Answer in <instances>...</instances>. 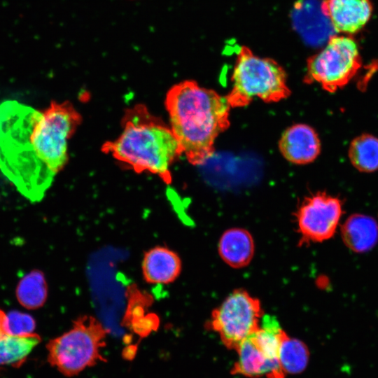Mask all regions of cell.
Wrapping results in <instances>:
<instances>
[{"mask_svg": "<svg viewBox=\"0 0 378 378\" xmlns=\"http://www.w3.org/2000/svg\"><path fill=\"white\" fill-rule=\"evenodd\" d=\"M81 122L69 102L38 111L16 101L0 104V169L31 202H39L67 162V144Z\"/></svg>", "mask_w": 378, "mask_h": 378, "instance_id": "obj_1", "label": "cell"}, {"mask_svg": "<svg viewBox=\"0 0 378 378\" xmlns=\"http://www.w3.org/2000/svg\"><path fill=\"white\" fill-rule=\"evenodd\" d=\"M164 104L182 154L192 164L206 162L216 138L230 125L231 106L226 97L187 80L168 90Z\"/></svg>", "mask_w": 378, "mask_h": 378, "instance_id": "obj_2", "label": "cell"}, {"mask_svg": "<svg viewBox=\"0 0 378 378\" xmlns=\"http://www.w3.org/2000/svg\"><path fill=\"white\" fill-rule=\"evenodd\" d=\"M102 150L137 173L158 175L167 184L172 179L171 166L182 155L170 127L142 106L127 112L122 132L104 144Z\"/></svg>", "mask_w": 378, "mask_h": 378, "instance_id": "obj_3", "label": "cell"}, {"mask_svg": "<svg viewBox=\"0 0 378 378\" xmlns=\"http://www.w3.org/2000/svg\"><path fill=\"white\" fill-rule=\"evenodd\" d=\"M231 80L232 89L225 96L231 107L245 106L255 98L276 102L290 94L284 69L246 48H241L237 55Z\"/></svg>", "mask_w": 378, "mask_h": 378, "instance_id": "obj_4", "label": "cell"}, {"mask_svg": "<svg viewBox=\"0 0 378 378\" xmlns=\"http://www.w3.org/2000/svg\"><path fill=\"white\" fill-rule=\"evenodd\" d=\"M106 329L94 317L85 315L72 327L47 344L48 361L66 377L106 361L101 350L106 345Z\"/></svg>", "mask_w": 378, "mask_h": 378, "instance_id": "obj_5", "label": "cell"}, {"mask_svg": "<svg viewBox=\"0 0 378 378\" xmlns=\"http://www.w3.org/2000/svg\"><path fill=\"white\" fill-rule=\"evenodd\" d=\"M362 65L358 46L349 35L331 36L325 46L307 62L305 80L334 92L356 76Z\"/></svg>", "mask_w": 378, "mask_h": 378, "instance_id": "obj_6", "label": "cell"}, {"mask_svg": "<svg viewBox=\"0 0 378 378\" xmlns=\"http://www.w3.org/2000/svg\"><path fill=\"white\" fill-rule=\"evenodd\" d=\"M261 316L258 300L245 290H237L214 310L210 326L226 347L237 350L243 340L258 329Z\"/></svg>", "mask_w": 378, "mask_h": 378, "instance_id": "obj_7", "label": "cell"}, {"mask_svg": "<svg viewBox=\"0 0 378 378\" xmlns=\"http://www.w3.org/2000/svg\"><path fill=\"white\" fill-rule=\"evenodd\" d=\"M342 214L341 201L325 192L307 197L297 212L299 231L307 241L332 237Z\"/></svg>", "mask_w": 378, "mask_h": 378, "instance_id": "obj_8", "label": "cell"}, {"mask_svg": "<svg viewBox=\"0 0 378 378\" xmlns=\"http://www.w3.org/2000/svg\"><path fill=\"white\" fill-rule=\"evenodd\" d=\"M321 8L332 27L345 35L361 30L373 10L370 0H323Z\"/></svg>", "mask_w": 378, "mask_h": 378, "instance_id": "obj_9", "label": "cell"}, {"mask_svg": "<svg viewBox=\"0 0 378 378\" xmlns=\"http://www.w3.org/2000/svg\"><path fill=\"white\" fill-rule=\"evenodd\" d=\"M279 149L288 161L304 164L317 158L321 151V144L312 127L305 124H295L283 133Z\"/></svg>", "mask_w": 378, "mask_h": 378, "instance_id": "obj_10", "label": "cell"}, {"mask_svg": "<svg viewBox=\"0 0 378 378\" xmlns=\"http://www.w3.org/2000/svg\"><path fill=\"white\" fill-rule=\"evenodd\" d=\"M236 351L239 358L232 368V374L251 378L261 376H266L267 378H284L285 373L279 362L267 357L251 335L241 342Z\"/></svg>", "mask_w": 378, "mask_h": 378, "instance_id": "obj_11", "label": "cell"}, {"mask_svg": "<svg viewBox=\"0 0 378 378\" xmlns=\"http://www.w3.org/2000/svg\"><path fill=\"white\" fill-rule=\"evenodd\" d=\"M181 270L179 256L167 247H154L144 255L142 273L144 279L150 284H169L178 276Z\"/></svg>", "mask_w": 378, "mask_h": 378, "instance_id": "obj_12", "label": "cell"}, {"mask_svg": "<svg viewBox=\"0 0 378 378\" xmlns=\"http://www.w3.org/2000/svg\"><path fill=\"white\" fill-rule=\"evenodd\" d=\"M342 237L351 251L363 253L370 251L378 241V225L368 216L355 214L342 226Z\"/></svg>", "mask_w": 378, "mask_h": 378, "instance_id": "obj_13", "label": "cell"}, {"mask_svg": "<svg viewBox=\"0 0 378 378\" xmlns=\"http://www.w3.org/2000/svg\"><path fill=\"white\" fill-rule=\"evenodd\" d=\"M218 251L222 259L230 266L235 268L244 267L253 255L252 237L244 229L227 230L220 239Z\"/></svg>", "mask_w": 378, "mask_h": 378, "instance_id": "obj_14", "label": "cell"}, {"mask_svg": "<svg viewBox=\"0 0 378 378\" xmlns=\"http://www.w3.org/2000/svg\"><path fill=\"white\" fill-rule=\"evenodd\" d=\"M41 341L36 333L25 336L0 335V365L20 368Z\"/></svg>", "mask_w": 378, "mask_h": 378, "instance_id": "obj_15", "label": "cell"}, {"mask_svg": "<svg viewBox=\"0 0 378 378\" xmlns=\"http://www.w3.org/2000/svg\"><path fill=\"white\" fill-rule=\"evenodd\" d=\"M16 297L19 303L28 309L41 307L48 297V286L42 272L34 270L18 282Z\"/></svg>", "mask_w": 378, "mask_h": 378, "instance_id": "obj_16", "label": "cell"}, {"mask_svg": "<svg viewBox=\"0 0 378 378\" xmlns=\"http://www.w3.org/2000/svg\"><path fill=\"white\" fill-rule=\"evenodd\" d=\"M348 155L359 172L370 173L378 169V138L363 134L354 138L349 147Z\"/></svg>", "mask_w": 378, "mask_h": 378, "instance_id": "obj_17", "label": "cell"}, {"mask_svg": "<svg viewBox=\"0 0 378 378\" xmlns=\"http://www.w3.org/2000/svg\"><path fill=\"white\" fill-rule=\"evenodd\" d=\"M309 353L307 346L300 340L286 335L280 346L279 360L284 373L298 374L307 367Z\"/></svg>", "mask_w": 378, "mask_h": 378, "instance_id": "obj_18", "label": "cell"}, {"mask_svg": "<svg viewBox=\"0 0 378 378\" xmlns=\"http://www.w3.org/2000/svg\"><path fill=\"white\" fill-rule=\"evenodd\" d=\"M36 321L29 314L19 311L4 312L2 319L3 333L25 336L35 333Z\"/></svg>", "mask_w": 378, "mask_h": 378, "instance_id": "obj_19", "label": "cell"}, {"mask_svg": "<svg viewBox=\"0 0 378 378\" xmlns=\"http://www.w3.org/2000/svg\"><path fill=\"white\" fill-rule=\"evenodd\" d=\"M4 314V312L0 309V335L3 334L2 330V319Z\"/></svg>", "mask_w": 378, "mask_h": 378, "instance_id": "obj_20", "label": "cell"}]
</instances>
